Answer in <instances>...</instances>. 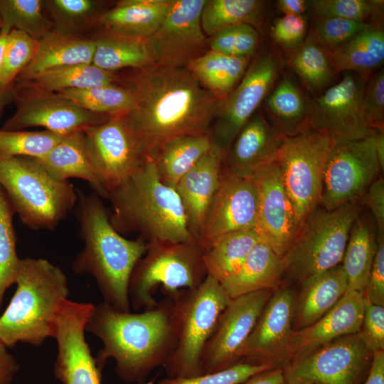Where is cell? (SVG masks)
<instances>
[{
	"mask_svg": "<svg viewBox=\"0 0 384 384\" xmlns=\"http://www.w3.org/2000/svg\"><path fill=\"white\" fill-rule=\"evenodd\" d=\"M369 302L384 306V235L377 237V250L363 292Z\"/></svg>",
	"mask_w": 384,
	"mask_h": 384,
	"instance_id": "obj_54",
	"label": "cell"
},
{
	"mask_svg": "<svg viewBox=\"0 0 384 384\" xmlns=\"http://www.w3.org/2000/svg\"><path fill=\"white\" fill-rule=\"evenodd\" d=\"M281 60L279 55L273 50L259 53L235 88L220 101L210 135L213 142L225 154L242 127L274 87Z\"/></svg>",
	"mask_w": 384,
	"mask_h": 384,
	"instance_id": "obj_11",
	"label": "cell"
},
{
	"mask_svg": "<svg viewBox=\"0 0 384 384\" xmlns=\"http://www.w3.org/2000/svg\"><path fill=\"white\" fill-rule=\"evenodd\" d=\"M16 213L6 192L0 186V308L6 290L15 283L21 265L13 226Z\"/></svg>",
	"mask_w": 384,
	"mask_h": 384,
	"instance_id": "obj_43",
	"label": "cell"
},
{
	"mask_svg": "<svg viewBox=\"0 0 384 384\" xmlns=\"http://www.w3.org/2000/svg\"><path fill=\"white\" fill-rule=\"evenodd\" d=\"M203 254L198 240L147 242L145 254L130 276V305L135 310L154 307L158 288L172 297L182 289L199 287L207 276Z\"/></svg>",
	"mask_w": 384,
	"mask_h": 384,
	"instance_id": "obj_8",
	"label": "cell"
},
{
	"mask_svg": "<svg viewBox=\"0 0 384 384\" xmlns=\"http://www.w3.org/2000/svg\"><path fill=\"white\" fill-rule=\"evenodd\" d=\"M169 297L173 300L174 346L163 366L167 377L202 375L203 348L231 299L220 283L208 275L199 287Z\"/></svg>",
	"mask_w": 384,
	"mask_h": 384,
	"instance_id": "obj_7",
	"label": "cell"
},
{
	"mask_svg": "<svg viewBox=\"0 0 384 384\" xmlns=\"http://www.w3.org/2000/svg\"><path fill=\"white\" fill-rule=\"evenodd\" d=\"M329 56L337 73L353 72L368 78L384 60L383 30L370 23Z\"/></svg>",
	"mask_w": 384,
	"mask_h": 384,
	"instance_id": "obj_32",
	"label": "cell"
},
{
	"mask_svg": "<svg viewBox=\"0 0 384 384\" xmlns=\"http://www.w3.org/2000/svg\"><path fill=\"white\" fill-rule=\"evenodd\" d=\"M363 202L373 215L378 235H384V181L379 176L368 187Z\"/></svg>",
	"mask_w": 384,
	"mask_h": 384,
	"instance_id": "obj_55",
	"label": "cell"
},
{
	"mask_svg": "<svg viewBox=\"0 0 384 384\" xmlns=\"http://www.w3.org/2000/svg\"><path fill=\"white\" fill-rule=\"evenodd\" d=\"M377 250V237L363 220H356L342 260L348 290L363 292Z\"/></svg>",
	"mask_w": 384,
	"mask_h": 384,
	"instance_id": "obj_40",
	"label": "cell"
},
{
	"mask_svg": "<svg viewBox=\"0 0 384 384\" xmlns=\"http://www.w3.org/2000/svg\"><path fill=\"white\" fill-rule=\"evenodd\" d=\"M16 292L0 316V341L7 348L18 342L39 346L53 337L58 314L68 299V278L43 258L21 259Z\"/></svg>",
	"mask_w": 384,
	"mask_h": 384,
	"instance_id": "obj_5",
	"label": "cell"
},
{
	"mask_svg": "<svg viewBox=\"0 0 384 384\" xmlns=\"http://www.w3.org/2000/svg\"><path fill=\"white\" fill-rule=\"evenodd\" d=\"M64 137L48 130L6 131L0 129V154L39 158Z\"/></svg>",
	"mask_w": 384,
	"mask_h": 384,
	"instance_id": "obj_45",
	"label": "cell"
},
{
	"mask_svg": "<svg viewBox=\"0 0 384 384\" xmlns=\"http://www.w3.org/2000/svg\"><path fill=\"white\" fill-rule=\"evenodd\" d=\"M15 88L16 110L4 122L3 130L19 131L41 127L65 136L113 117L86 110L57 93L30 92L16 86Z\"/></svg>",
	"mask_w": 384,
	"mask_h": 384,
	"instance_id": "obj_19",
	"label": "cell"
},
{
	"mask_svg": "<svg viewBox=\"0 0 384 384\" xmlns=\"http://www.w3.org/2000/svg\"><path fill=\"white\" fill-rule=\"evenodd\" d=\"M120 82L121 76L115 73L102 70L91 63L48 70L26 81L18 82L16 87L30 92L57 93L67 90L119 84Z\"/></svg>",
	"mask_w": 384,
	"mask_h": 384,
	"instance_id": "obj_33",
	"label": "cell"
},
{
	"mask_svg": "<svg viewBox=\"0 0 384 384\" xmlns=\"http://www.w3.org/2000/svg\"><path fill=\"white\" fill-rule=\"evenodd\" d=\"M43 8L41 0H0L1 28L16 29L37 40L53 28Z\"/></svg>",
	"mask_w": 384,
	"mask_h": 384,
	"instance_id": "obj_42",
	"label": "cell"
},
{
	"mask_svg": "<svg viewBox=\"0 0 384 384\" xmlns=\"http://www.w3.org/2000/svg\"><path fill=\"white\" fill-rule=\"evenodd\" d=\"M78 199V220L85 245L73 269L95 278L105 302L119 311L130 312L129 282L147 243L139 238L127 239L116 231L97 197L79 193Z\"/></svg>",
	"mask_w": 384,
	"mask_h": 384,
	"instance_id": "obj_3",
	"label": "cell"
},
{
	"mask_svg": "<svg viewBox=\"0 0 384 384\" xmlns=\"http://www.w3.org/2000/svg\"><path fill=\"white\" fill-rule=\"evenodd\" d=\"M284 273L282 260L262 241L258 242L239 269L220 284L230 299L277 285Z\"/></svg>",
	"mask_w": 384,
	"mask_h": 384,
	"instance_id": "obj_28",
	"label": "cell"
},
{
	"mask_svg": "<svg viewBox=\"0 0 384 384\" xmlns=\"http://www.w3.org/2000/svg\"><path fill=\"white\" fill-rule=\"evenodd\" d=\"M272 292L261 290L230 299L203 348L201 374L220 371L241 361L240 350Z\"/></svg>",
	"mask_w": 384,
	"mask_h": 384,
	"instance_id": "obj_16",
	"label": "cell"
},
{
	"mask_svg": "<svg viewBox=\"0 0 384 384\" xmlns=\"http://www.w3.org/2000/svg\"><path fill=\"white\" fill-rule=\"evenodd\" d=\"M375 146L381 171L384 170V133L377 131L374 135Z\"/></svg>",
	"mask_w": 384,
	"mask_h": 384,
	"instance_id": "obj_61",
	"label": "cell"
},
{
	"mask_svg": "<svg viewBox=\"0 0 384 384\" xmlns=\"http://www.w3.org/2000/svg\"><path fill=\"white\" fill-rule=\"evenodd\" d=\"M260 240L255 229L238 230L220 237L203 251L207 275L220 283L239 269Z\"/></svg>",
	"mask_w": 384,
	"mask_h": 384,
	"instance_id": "obj_37",
	"label": "cell"
},
{
	"mask_svg": "<svg viewBox=\"0 0 384 384\" xmlns=\"http://www.w3.org/2000/svg\"><path fill=\"white\" fill-rule=\"evenodd\" d=\"M10 31L1 28L0 30V80L1 75L2 65H3V57L5 45L6 43L8 34Z\"/></svg>",
	"mask_w": 384,
	"mask_h": 384,
	"instance_id": "obj_62",
	"label": "cell"
},
{
	"mask_svg": "<svg viewBox=\"0 0 384 384\" xmlns=\"http://www.w3.org/2000/svg\"><path fill=\"white\" fill-rule=\"evenodd\" d=\"M210 50L228 55L252 58L260 44L259 31L249 24L226 28L207 38Z\"/></svg>",
	"mask_w": 384,
	"mask_h": 384,
	"instance_id": "obj_47",
	"label": "cell"
},
{
	"mask_svg": "<svg viewBox=\"0 0 384 384\" xmlns=\"http://www.w3.org/2000/svg\"><path fill=\"white\" fill-rule=\"evenodd\" d=\"M286 53L287 65L308 91L318 93L333 85L337 73L329 54L310 33L298 46Z\"/></svg>",
	"mask_w": 384,
	"mask_h": 384,
	"instance_id": "obj_38",
	"label": "cell"
},
{
	"mask_svg": "<svg viewBox=\"0 0 384 384\" xmlns=\"http://www.w3.org/2000/svg\"><path fill=\"white\" fill-rule=\"evenodd\" d=\"M277 6L284 15L304 16L309 9V4L304 0H279Z\"/></svg>",
	"mask_w": 384,
	"mask_h": 384,
	"instance_id": "obj_59",
	"label": "cell"
},
{
	"mask_svg": "<svg viewBox=\"0 0 384 384\" xmlns=\"http://www.w3.org/2000/svg\"><path fill=\"white\" fill-rule=\"evenodd\" d=\"M238 384H284L283 369L277 368L263 371Z\"/></svg>",
	"mask_w": 384,
	"mask_h": 384,
	"instance_id": "obj_58",
	"label": "cell"
},
{
	"mask_svg": "<svg viewBox=\"0 0 384 384\" xmlns=\"http://www.w3.org/2000/svg\"><path fill=\"white\" fill-rule=\"evenodd\" d=\"M172 0H122L100 17L105 31L120 35L149 38L160 27Z\"/></svg>",
	"mask_w": 384,
	"mask_h": 384,
	"instance_id": "obj_27",
	"label": "cell"
},
{
	"mask_svg": "<svg viewBox=\"0 0 384 384\" xmlns=\"http://www.w3.org/2000/svg\"><path fill=\"white\" fill-rule=\"evenodd\" d=\"M252 178L258 196L255 230L261 241L282 259L299 228L277 161L262 169Z\"/></svg>",
	"mask_w": 384,
	"mask_h": 384,
	"instance_id": "obj_21",
	"label": "cell"
},
{
	"mask_svg": "<svg viewBox=\"0 0 384 384\" xmlns=\"http://www.w3.org/2000/svg\"><path fill=\"white\" fill-rule=\"evenodd\" d=\"M368 353L358 333L341 336L287 363L284 384H358Z\"/></svg>",
	"mask_w": 384,
	"mask_h": 384,
	"instance_id": "obj_15",
	"label": "cell"
},
{
	"mask_svg": "<svg viewBox=\"0 0 384 384\" xmlns=\"http://www.w3.org/2000/svg\"><path fill=\"white\" fill-rule=\"evenodd\" d=\"M257 208V191L253 178L236 176L223 170L198 240L203 250L228 233L255 229Z\"/></svg>",
	"mask_w": 384,
	"mask_h": 384,
	"instance_id": "obj_20",
	"label": "cell"
},
{
	"mask_svg": "<svg viewBox=\"0 0 384 384\" xmlns=\"http://www.w3.org/2000/svg\"><path fill=\"white\" fill-rule=\"evenodd\" d=\"M358 217L353 203L332 210L320 205L315 208L301 225L282 259L284 272L302 283L340 265Z\"/></svg>",
	"mask_w": 384,
	"mask_h": 384,
	"instance_id": "obj_9",
	"label": "cell"
},
{
	"mask_svg": "<svg viewBox=\"0 0 384 384\" xmlns=\"http://www.w3.org/2000/svg\"><path fill=\"white\" fill-rule=\"evenodd\" d=\"M213 143L210 134L184 136L166 143L152 159L160 180L174 188L208 153Z\"/></svg>",
	"mask_w": 384,
	"mask_h": 384,
	"instance_id": "obj_36",
	"label": "cell"
},
{
	"mask_svg": "<svg viewBox=\"0 0 384 384\" xmlns=\"http://www.w3.org/2000/svg\"><path fill=\"white\" fill-rule=\"evenodd\" d=\"M124 115L83 129L87 156L104 197L134 174L145 160Z\"/></svg>",
	"mask_w": 384,
	"mask_h": 384,
	"instance_id": "obj_14",
	"label": "cell"
},
{
	"mask_svg": "<svg viewBox=\"0 0 384 384\" xmlns=\"http://www.w3.org/2000/svg\"><path fill=\"white\" fill-rule=\"evenodd\" d=\"M16 97V88L14 84L11 86L0 89V116L4 109L12 101H14Z\"/></svg>",
	"mask_w": 384,
	"mask_h": 384,
	"instance_id": "obj_60",
	"label": "cell"
},
{
	"mask_svg": "<svg viewBox=\"0 0 384 384\" xmlns=\"http://www.w3.org/2000/svg\"><path fill=\"white\" fill-rule=\"evenodd\" d=\"M54 28L78 34L80 31L98 24L100 2L93 0H48L44 1Z\"/></svg>",
	"mask_w": 384,
	"mask_h": 384,
	"instance_id": "obj_44",
	"label": "cell"
},
{
	"mask_svg": "<svg viewBox=\"0 0 384 384\" xmlns=\"http://www.w3.org/2000/svg\"><path fill=\"white\" fill-rule=\"evenodd\" d=\"M284 137L257 110L235 138L225 156L223 170L236 176L252 178L276 161Z\"/></svg>",
	"mask_w": 384,
	"mask_h": 384,
	"instance_id": "obj_24",
	"label": "cell"
},
{
	"mask_svg": "<svg viewBox=\"0 0 384 384\" xmlns=\"http://www.w3.org/2000/svg\"><path fill=\"white\" fill-rule=\"evenodd\" d=\"M251 59L209 50L190 62L186 68L193 73L204 89L218 100H222L240 82Z\"/></svg>",
	"mask_w": 384,
	"mask_h": 384,
	"instance_id": "obj_34",
	"label": "cell"
},
{
	"mask_svg": "<svg viewBox=\"0 0 384 384\" xmlns=\"http://www.w3.org/2000/svg\"><path fill=\"white\" fill-rule=\"evenodd\" d=\"M277 368L270 364H252L240 361L225 370L193 377H166L158 384H238L259 373Z\"/></svg>",
	"mask_w": 384,
	"mask_h": 384,
	"instance_id": "obj_50",
	"label": "cell"
},
{
	"mask_svg": "<svg viewBox=\"0 0 384 384\" xmlns=\"http://www.w3.org/2000/svg\"><path fill=\"white\" fill-rule=\"evenodd\" d=\"M365 306L363 293L347 291L321 319L293 331L281 356L282 368L289 361L343 336L360 331Z\"/></svg>",
	"mask_w": 384,
	"mask_h": 384,
	"instance_id": "obj_23",
	"label": "cell"
},
{
	"mask_svg": "<svg viewBox=\"0 0 384 384\" xmlns=\"http://www.w3.org/2000/svg\"><path fill=\"white\" fill-rule=\"evenodd\" d=\"M95 49L92 64L111 73L124 68L142 69L155 65L149 38L105 31L94 38Z\"/></svg>",
	"mask_w": 384,
	"mask_h": 384,
	"instance_id": "obj_31",
	"label": "cell"
},
{
	"mask_svg": "<svg viewBox=\"0 0 384 384\" xmlns=\"http://www.w3.org/2000/svg\"><path fill=\"white\" fill-rule=\"evenodd\" d=\"M374 135L335 142L324 171L320 203L324 208L335 210L362 198L380 176Z\"/></svg>",
	"mask_w": 384,
	"mask_h": 384,
	"instance_id": "obj_12",
	"label": "cell"
},
{
	"mask_svg": "<svg viewBox=\"0 0 384 384\" xmlns=\"http://www.w3.org/2000/svg\"><path fill=\"white\" fill-rule=\"evenodd\" d=\"M206 0H172L159 29L149 38L155 65L186 68L209 50L201 24Z\"/></svg>",
	"mask_w": 384,
	"mask_h": 384,
	"instance_id": "obj_18",
	"label": "cell"
},
{
	"mask_svg": "<svg viewBox=\"0 0 384 384\" xmlns=\"http://www.w3.org/2000/svg\"><path fill=\"white\" fill-rule=\"evenodd\" d=\"M225 156L224 151L213 143L208 153L174 187L182 202L189 230L198 240L220 183Z\"/></svg>",
	"mask_w": 384,
	"mask_h": 384,
	"instance_id": "obj_25",
	"label": "cell"
},
{
	"mask_svg": "<svg viewBox=\"0 0 384 384\" xmlns=\"http://www.w3.org/2000/svg\"><path fill=\"white\" fill-rule=\"evenodd\" d=\"M95 49V39L53 28L36 40L31 60L16 80L18 82L26 81L38 74L59 68L91 64Z\"/></svg>",
	"mask_w": 384,
	"mask_h": 384,
	"instance_id": "obj_26",
	"label": "cell"
},
{
	"mask_svg": "<svg viewBox=\"0 0 384 384\" xmlns=\"http://www.w3.org/2000/svg\"><path fill=\"white\" fill-rule=\"evenodd\" d=\"M173 300L167 297L141 313L122 312L102 302L94 304L85 326L103 343L95 361L102 370L109 358L123 381L143 384L163 366L174 346Z\"/></svg>",
	"mask_w": 384,
	"mask_h": 384,
	"instance_id": "obj_2",
	"label": "cell"
},
{
	"mask_svg": "<svg viewBox=\"0 0 384 384\" xmlns=\"http://www.w3.org/2000/svg\"><path fill=\"white\" fill-rule=\"evenodd\" d=\"M358 334L369 352L384 350V306L365 299L363 321Z\"/></svg>",
	"mask_w": 384,
	"mask_h": 384,
	"instance_id": "obj_53",
	"label": "cell"
},
{
	"mask_svg": "<svg viewBox=\"0 0 384 384\" xmlns=\"http://www.w3.org/2000/svg\"><path fill=\"white\" fill-rule=\"evenodd\" d=\"M6 348L0 341V384H10L19 369L16 361Z\"/></svg>",
	"mask_w": 384,
	"mask_h": 384,
	"instance_id": "obj_56",
	"label": "cell"
},
{
	"mask_svg": "<svg viewBox=\"0 0 384 384\" xmlns=\"http://www.w3.org/2000/svg\"><path fill=\"white\" fill-rule=\"evenodd\" d=\"M368 78L343 72L342 79L309 102V129L334 141L356 140L377 132L366 122L362 101Z\"/></svg>",
	"mask_w": 384,
	"mask_h": 384,
	"instance_id": "obj_13",
	"label": "cell"
},
{
	"mask_svg": "<svg viewBox=\"0 0 384 384\" xmlns=\"http://www.w3.org/2000/svg\"><path fill=\"white\" fill-rule=\"evenodd\" d=\"M362 110L368 124L376 131H383L384 125V72L380 70L366 82Z\"/></svg>",
	"mask_w": 384,
	"mask_h": 384,
	"instance_id": "obj_51",
	"label": "cell"
},
{
	"mask_svg": "<svg viewBox=\"0 0 384 384\" xmlns=\"http://www.w3.org/2000/svg\"><path fill=\"white\" fill-rule=\"evenodd\" d=\"M36 43V39L22 31H10L4 51L0 89L14 84L20 73L31 60Z\"/></svg>",
	"mask_w": 384,
	"mask_h": 384,
	"instance_id": "obj_48",
	"label": "cell"
},
{
	"mask_svg": "<svg viewBox=\"0 0 384 384\" xmlns=\"http://www.w3.org/2000/svg\"><path fill=\"white\" fill-rule=\"evenodd\" d=\"M302 284L297 309L299 329L321 319L348 290L346 275L341 264Z\"/></svg>",
	"mask_w": 384,
	"mask_h": 384,
	"instance_id": "obj_30",
	"label": "cell"
},
{
	"mask_svg": "<svg viewBox=\"0 0 384 384\" xmlns=\"http://www.w3.org/2000/svg\"><path fill=\"white\" fill-rule=\"evenodd\" d=\"M364 384H384V350L373 353L370 370Z\"/></svg>",
	"mask_w": 384,
	"mask_h": 384,
	"instance_id": "obj_57",
	"label": "cell"
},
{
	"mask_svg": "<svg viewBox=\"0 0 384 384\" xmlns=\"http://www.w3.org/2000/svg\"><path fill=\"white\" fill-rule=\"evenodd\" d=\"M126 82L134 104L124 116L144 159L174 139L210 134L221 100L187 68L154 65L134 70Z\"/></svg>",
	"mask_w": 384,
	"mask_h": 384,
	"instance_id": "obj_1",
	"label": "cell"
},
{
	"mask_svg": "<svg viewBox=\"0 0 384 384\" xmlns=\"http://www.w3.org/2000/svg\"><path fill=\"white\" fill-rule=\"evenodd\" d=\"M57 94L86 110L110 117L127 114L134 104L132 91L119 84L67 90Z\"/></svg>",
	"mask_w": 384,
	"mask_h": 384,
	"instance_id": "obj_41",
	"label": "cell"
},
{
	"mask_svg": "<svg viewBox=\"0 0 384 384\" xmlns=\"http://www.w3.org/2000/svg\"><path fill=\"white\" fill-rule=\"evenodd\" d=\"M307 21L304 16L284 15L271 26L274 42L285 52L298 46L307 36Z\"/></svg>",
	"mask_w": 384,
	"mask_h": 384,
	"instance_id": "obj_52",
	"label": "cell"
},
{
	"mask_svg": "<svg viewBox=\"0 0 384 384\" xmlns=\"http://www.w3.org/2000/svg\"><path fill=\"white\" fill-rule=\"evenodd\" d=\"M309 102L298 85L284 75L264 100L269 122L284 137L309 130Z\"/></svg>",
	"mask_w": 384,
	"mask_h": 384,
	"instance_id": "obj_29",
	"label": "cell"
},
{
	"mask_svg": "<svg viewBox=\"0 0 384 384\" xmlns=\"http://www.w3.org/2000/svg\"><path fill=\"white\" fill-rule=\"evenodd\" d=\"M294 295L289 288L272 292L240 352L242 361L281 368V356L294 331Z\"/></svg>",
	"mask_w": 384,
	"mask_h": 384,
	"instance_id": "obj_22",
	"label": "cell"
},
{
	"mask_svg": "<svg viewBox=\"0 0 384 384\" xmlns=\"http://www.w3.org/2000/svg\"><path fill=\"white\" fill-rule=\"evenodd\" d=\"M267 2L260 0H206L201 14L202 30L206 36L233 26L249 24L261 30Z\"/></svg>",
	"mask_w": 384,
	"mask_h": 384,
	"instance_id": "obj_39",
	"label": "cell"
},
{
	"mask_svg": "<svg viewBox=\"0 0 384 384\" xmlns=\"http://www.w3.org/2000/svg\"><path fill=\"white\" fill-rule=\"evenodd\" d=\"M0 186L23 223L33 230L55 228L78 201L68 181L50 176L33 157L0 154Z\"/></svg>",
	"mask_w": 384,
	"mask_h": 384,
	"instance_id": "obj_6",
	"label": "cell"
},
{
	"mask_svg": "<svg viewBox=\"0 0 384 384\" xmlns=\"http://www.w3.org/2000/svg\"><path fill=\"white\" fill-rule=\"evenodd\" d=\"M308 4L313 17L340 18L363 23H368L369 18H381L383 10V1L377 0H313Z\"/></svg>",
	"mask_w": 384,
	"mask_h": 384,
	"instance_id": "obj_46",
	"label": "cell"
},
{
	"mask_svg": "<svg viewBox=\"0 0 384 384\" xmlns=\"http://www.w3.org/2000/svg\"><path fill=\"white\" fill-rule=\"evenodd\" d=\"M105 198L113 208L110 222L121 235L138 233L146 243L198 240L189 230L176 191L160 180L151 159H145L134 174L109 191Z\"/></svg>",
	"mask_w": 384,
	"mask_h": 384,
	"instance_id": "obj_4",
	"label": "cell"
},
{
	"mask_svg": "<svg viewBox=\"0 0 384 384\" xmlns=\"http://www.w3.org/2000/svg\"><path fill=\"white\" fill-rule=\"evenodd\" d=\"M369 24L340 18L313 17L309 33L330 54Z\"/></svg>",
	"mask_w": 384,
	"mask_h": 384,
	"instance_id": "obj_49",
	"label": "cell"
},
{
	"mask_svg": "<svg viewBox=\"0 0 384 384\" xmlns=\"http://www.w3.org/2000/svg\"><path fill=\"white\" fill-rule=\"evenodd\" d=\"M334 144L328 136L309 129L285 137L279 149L276 161L299 229L320 205L324 171Z\"/></svg>",
	"mask_w": 384,
	"mask_h": 384,
	"instance_id": "obj_10",
	"label": "cell"
},
{
	"mask_svg": "<svg viewBox=\"0 0 384 384\" xmlns=\"http://www.w3.org/2000/svg\"><path fill=\"white\" fill-rule=\"evenodd\" d=\"M52 177L60 181L78 178L89 182L100 194V187L90 164L83 130L65 136L52 149L36 158Z\"/></svg>",
	"mask_w": 384,
	"mask_h": 384,
	"instance_id": "obj_35",
	"label": "cell"
},
{
	"mask_svg": "<svg viewBox=\"0 0 384 384\" xmlns=\"http://www.w3.org/2000/svg\"><path fill=\"white\" fill-rule=\"evenodd\" d=\"M93 306L66 299L58 314L53 335L58 343L54 374L63 384H102V370L85 336Z\"/></svg>",
	"mask_w": 384,
	"mask_h": 384,
	"instance_id": "obj_17",
	"label": "cell"
}]
</instances>
